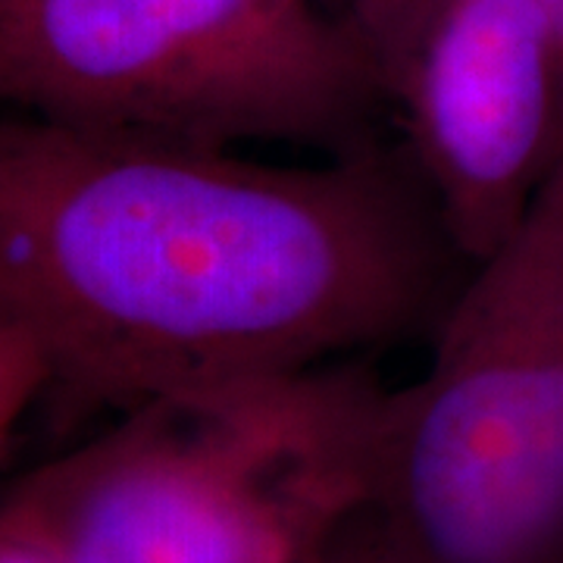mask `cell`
Returning a JSON list of instances; mask_svg holds the SVG:
<instances>
[{
    "label": "cell",
    "instance_id": "277c9868",
    "mask_svg": "<svg viewBox=\"0 0 563 563\" xmlns=\"http://www.w3.org/2000/svg\"><path fill=\"white\" fill-rule=\"evenodd\" d=\"M0 110L322 157L379 147L376 44L325 0H0Z\"/></svg>",
    "mask_w": 563,
    "mask_h": 563
},
{
    "label": "cell",
    "instance_id": "3957f363",
    "mask_svg": "<svg viewBox=\"0 0 563 563\" xmlns=\"http://www.w3.org/2000/svg\"><path fill=\"white\" fill-rule=\"evenodd\" d=\"M432 335L351 532L383 563H563V154Z\"/></svg>",
    "mask_w": 563,
    "mask_h": 563
},
{
    "label": "cell",
    "instance_id": "5b68a950",
    "mask_svg": "<svg viewBox=\"0 0 563 563\" xmlns=\"http://www.w3.org/2000/svg\"><path fill=\"white\" fill-rule=\"evenodd\" d=\"M401 154L476 266L526 220L563 154V60L536 0H391L363 16Z\"/></svg>",
    "mask_w": 563,
    "mask_h": 563
},
{
    "label": "cell",
    "instance_id": "7a4b0ae2",
    "mask_svg": "<svg viewBox=\"0 0 563 563\" xmlns=\"http://www.w3.org/2000/svg\"><path fill=\"white\" fill-rule=\"evenodd\" d=\"M385 395L351 361L181 388L20 492L63 563H317L363 514Z\"/></svg>",
    "mask_w": 563,
    "mask_h": 563
},
{
    "label": "cell",
    "instance_id": "ba28073f",
    "mask_svg": "<svg viewBox=\"0 0 563 563\" xmlns=\"http://www.w3.org/2000/svg\"><path fill=\"white\" fill-rule=\"evenodd\" d=\"M317 563H383V561H379V558H376V554H373V551H369V548H366V544H363L361 539L347 529L342 539L332 544V548H329Z\"/></svg>",
    "mask_w": 563,
    "mask_h": 563
},
{
    "label": "cell",
    "instance_id": "52a82bcc",
    "mask_svg": "<svg viewBox=\"0 0 563 563\" xmlns=\"http://www.w3.org/2000/svg\"><path fill=\"white\" fill-rule=\"evenodd\" d=\"M0 563H63L20 485L0 504Z\"/></svg>",
    "mask_w": 563,
    "mask_h": 563
},
{
    "label": "cell",
    "instance_id": "8992f818",
    "mask_svg": "<svg viewBox=\"0 0 563 563\" xmlns=\"http://www.w3.org/2000/svg\"><path fill=\"white\" fill-rule=\"evenodd\" d=\"M47 395V373L38 351L16 329L0 322V461L29 407Z\"/></svg>",
    "mask_w": 563,
    "mask_h": 563
},
{
    "label": "cell",
    "instance_id": "6da1fadb",
    "mask_svg": "<svg viewBox=\"0 0 563 563\" xmlns=\"http://www.w3.org/2000/svg\"><path fill=\"white\" fill-rule=\"evenodd\" d=\"M470 273L401 147H242L0 110V322L69 413L432 332Z\"/></svg>",
    "mask_w": 563,
    "mask_h": 563
},
{
    "label": "cell",
    "instance_id": "9c48e42d",
    "mask_svg": "<svg viewBox=\"0 0 563 563\" xmlns=\"http://www.w3.org/2000/svg\"><path fill=\"white\" fill-rule=\"evenodd\" d=\"M536 3L542 7L544 20L551 25V35H554V44H558L563 60V0H536Z\"/></svg>",
    "mask_w": 563,
    "mask_h": 563
}]
</instances>
